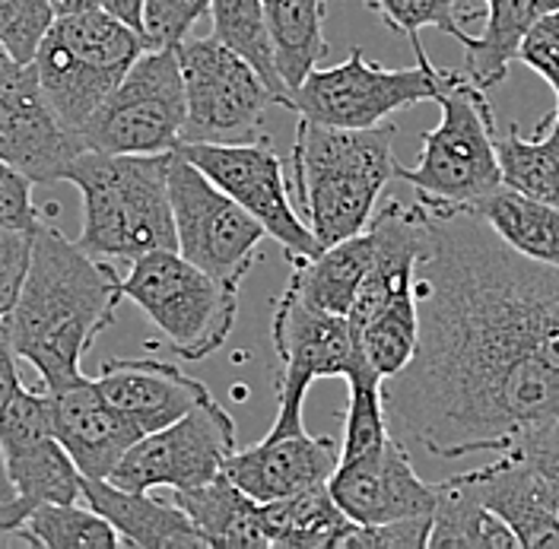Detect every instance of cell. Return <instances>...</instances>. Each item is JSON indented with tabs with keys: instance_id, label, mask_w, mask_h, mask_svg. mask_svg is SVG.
<instances>
[{
	"instance_id": "bcb514c9",
	"label": "cell",
	"mask_w": 559,
	"mask_h": 549,
	"mask_svg": "<svg viewBox=\"0 0 559 549\" xmlns=\"http://www.w3.org/2000/svg\"><path fill=\"white\" fill-rule=\"evenodd\" d=\"M16 492H13V482L7 477V467H3V451H0V505H16Z\"/></svg>"
},
{
	"instance_id": "74e56055",
	"label": "cell",
	"mask_w": 559,
	"mask_h": 549,
	"mask_svg": "<svg viewBox=\"0 0 559 549\" xmlns=\"http://www.w3.org/2000/svg\"><path fill=\"white\" fill-rule=\"evenodd\" d=\"M204 13L210 0H146V38L153 45H178Z\"/></svg>"
},
{
	"instance_id": "f6af8a7d",
	"label": "cell",
	"mask_w": 559,
	"mask_h": 549,
	"mask_svg": "<svg viewBox=\"0 0 559 549\" xmlns=\"http://www.w3.org/2000/svg\"><path fill=\"white\" fill-rule=\"evenodd\" d=\"M534 138L550 140V143L559 150V115H547V118L534 128Z\"/></svg>"
},
{
	"instance_id": "8992f818",
	"label": "cell",
	"mask_w": 559,
	"mask_h": 549,
	"mask_svg": "<svg viewBox=\"0 0 559 549\" xmlns=\"http://www.w3.org/2000/svg\"><path fill=\"white\" fill-rule=\"evenodd\" d=\"M146 48V35L96 7L58 16L35 51L33 68L58 118L83 138L86 121Z\"/></svg>"
},
{
	"instance_id": "83f0119b",
	"label": "cell",
	"mask_w": 559,
	"mask_h": 549,
	"mask_svg": "<svg viewBox=\"0 0 559 549\" xmlns=\"http://www.w3.org/2000/svg\"><path fill=\"white\" fill-rule=\"evenodd\" d=\"M264 13L274 35L280 76L286 89L296 93L302 80L328 55V38H324L328 0H264Z\"/></svg>"
},
{
	"instance_id": "52a82bcc",
	"label": "cell",
	"mask_w": 559,
	"mask_h": 549,
	"mask_svg": "<svg viewBox=\"0 0 559 549\" xmlns=\"http://www.w3.org/2000/svg\"><path fill=\"white\" fill-rule=\"evenodd\" d=\"M121 289L181 359H207L236 327L239 289L191 264L175 248L138 258L128 276H121Z\"/></svg>"
},
{
	"instance_id": "9c48e42d",
	"label": "cell",
	"mask_w": 559,
	"mask_h": 549,
	"mask_svg": "<svg viewBox=\"0 0 559 549\" xmlns=\"http://www.w3.org/2000/svg\"><path fill=\"white\" fill-rule=\"evenodd\" d=\"M185 80L175 45H150L124 80L86 121V150L159 156L175 153L185 134Z\"/></svg>"
},
{
	"instance_id": "ab89813d",
	"label": "cell",
	"mask_w": 559,
	"mask_h": 549,
	"mask_svg": "<svg viewBox=\"0 0 559 549\" xmlns=\"http://www.w3.org/2000/svg\"><path fill=\"white\" fill-rule=\"evenodd\" d=\"M45 213L33 204V181L0 159V223L33 229Z\"/></svg>"
},
{
	"instance_id": "f1b7e54d",
	"label": "cell",
	"mask_w": 559,
	"mask_h": 549,
	"mask_svg": "<svg viewBox=\"0 0 559 549\" xmlns=\"http://www.w3.org/2000/svg\"><path fill=\"white\" fill-rule=\"evenodd\" d=\"M471 213L487 219L496 236H502L524 258L559 267V206L524 198L502 184Z\"/></svg>"
},
{
	"instance_id": "484cf974",
	"label": "cell",
	"mask_w": 559,
	"mask_h": 549,
	"mask_svg": "<svg viewBox=\"0 0 559 549\" xmlns=\"http://www.w3.org/2000/svg\"><path fill=\"white\" fill-rule=\"evenodd\" d=\"M271 549H344L356 521L334 502L328 482L299 496L261 502Z\"/></svg>"
},
{
	"instance_id": "7c38bea8",
	"label": "cell",
	"mask_w": 559,
	"mask_h": 549,
	"mask_svg": "<svg viewBox=\"0 0 559 549\" xmlns=\"http://www.w3.org/2000/svg\"><path fill=\"white\" fill-rule=\"evenodd\" d=\"M169 194L178 251L191 264L239 289L258 261L267 229L178 150L169 159Z\"/></svg>"
},
{
	"instance_id": "cb8c5ba5",
	"label": "cell",
	"mask_w": 559,
	"mask_h": 549,
	"mask_svg": "<svg viewBox=\"0 0 559 549\" xmlns=\"http://www.w3.org/2000/svg\"><path fill=\"white\" fill-rule=\"evenodd\" d=\"M484 29L464 45V76L480 89H492L506 80L509 64L519 61V45L547 13L559 10V0H484Z\"/></svg>"
},
{
	"instance_id": "6da1fadb",
	"label": "cell",
	"mask_w": 559,
	"mask_h": 549,
	"mask_svg": "<svg viewBox=\"0 0 559 549\" xmlns=\"http://www.w3.org/2000/svg\"><path fill=\"white\" fill-rule=\"evenodd\" d=\"M426 213L417 353L382 384L391 432L449 461L519 451L559 429V267L471 210Z\"/></svg>"
},
{
	"instance_id": "277c9868",
	"label": "cell",
	"mask_w": 559,
	"mask_h": 549,
	"mask_svg": "<svg viewBox=\"0 0 559 549\" xmlns=\"http://www.w3.org/2000/svg\"><path fill=\"white\" fill-rule=\"evenodd\" d=\"M169 159L83 150L68 178L83 201V226L76 244L103 261L134 264L153 251H178L175 239Z\"/></svg>"
},
{
	"instance_id": "4dcf8cb0",
	"label": "cell",
	"mask_w": 559,
	"mask_h": 549,
	"mask_svg": "<svg viewBox=\"0 0 559 549\" xmlns=\"http://www.w3.org/2000/svg\"><path fill=\"white\" fill-rule=\"evenodd\" d=\"M16 544L38 549H124L108 517L80 502H45L29 509L16 530Z\"/></svg>"
},
{
	"instance_id": "44dd1931",
	"label": "cell",
	"mask_w": 559,
	"mask_h": 549,
	"mask_svg": "<svg viewBox=\"0 0 559 549\" xmlns=\"http://www.w3.org/2000/svg\"><path fill=\"white\" fill-rule=\"evenodd\" d=\"M471 492L502 517L524 549H559V515L547 482L522 451L499 454L496 464L461 474Z\"/></svg>"
},
{
	"instance_id": "d6986e66",
	"label": "cell",
	"mask_w": 559,
	"mask_h": 549,
	"mask_svg": "<svg viewBox=\"0 0 559 549\" xmlns=\"http://www.w3.org/2000/svg\"><path fill=\"white\" fill-rule=\"evenodd\" d=\"M96 384L105 401L128 416L143 435L159 432L178 422L213 397L204 381L185 375L173 362L163 359H108L99 366Z\"/></svg>"
},
{
	"instance_id": "ee69618b",
	"label": "cell",
	"mask_w": 559,
	"mask_h": 549,
	"mask_svg": "<svg viewBox=\"0 0 559 549\" xmlns=\"http://www.w3.org/2000/svg\"><path fill=\"white\" fill-rule=\"evenodd\" d=\"M58 16H70V13H83V10H96L99 0H51Z\"/></svg>"
},
{
	"instance_id": "8fae6325",
	"label": "cell",
	"mask_w": 559,
	"mask_h": 549,
	"mask_svg": "<svg viewBox=\"0 0 559 549\" xmlns=\"http://www.w3.org/2000/svg\"><path fill=\"white\" fill-rule=\"evenodd\" d=\"M271 337L280 356L277 416L271 422V439L299 435L302 404L318 378H349L366 369V356L344 314L312 309L296 293L283 289L274 306Z\"/></svg>"
},
{
	"instance_id": "d590c367",
	"label": "cell",
	"mask_w": 559,
	"mask_h": 549,
	"mask_svg": "<svg viewBox=\"0 0 559 549\" xmlns=\"http://www.w3.org/2000/svg\"><path fill=\"white\" fill-rule=\"evenodd\" d=\"M33 261V229L0 223V318H10L29 276Z\"/></svg>"
},
{
	"instance_id": "30bf717a",
	"label": "cell",
	"mask_w": 559,
	"mask_h": 549,
	"mask_svg": "<svg viewBox=\"0 0 559 549\" xmlns=\"http://www.w3.org/2000/svg\"><path fill=\"white\" fill-rule=\"evenodd\" d=\"M185 80L181 143H245L264 138L271 105H280L267 80L226 48L216 35L175 45Z\"/></svg>"
},
{
	"instance_id": "ac0fdd59",
	"label": "cell",
	"mask_w": 559,
	"mask_h": 549,
	"mask_svg": "<svg viewBox=\"0 0 559 549\" xmlns=\"http://www.w3.org/2000/svg\"><path fill=\"white\" fill-rule=\"evenodd\" d=\"M48 394L58 439L76 461L80 474L86 480H108L143 432L105 401L96 378H76Z\"/></svg>"
},
{
	"instance_id": "7bdbcfd3",
	"label": "cell",
	"mask_w": 559,
	"mask_h": 549,
	"mask_svg": "<svg viewBox=\"0 0 559 549\" xmlns=\"http://www.w3.org/2000/svg\"><path fill=\"white\" fill-rule=\"evenodd\" d=\"M29 515L23 502L16 505H0V544H16V530L23 524V517Z\"/></svg>"
},
{
	"instance_id": "f35d334b",
	"label": "cell",
	"mask_w": 559,
	"mask_h": 549,
	"mask_svg": "<svg viewBox=\"0 0 559 549\" xmlns=\"http://www.w3.org/2000/svg\"><path fill=\"white\" fill-rule=\"evenodd\" d=\"M519 61L550 83L559 99V10L547 13L519 45Z\"/></svg>"
},
{
	"instance_id": "b9f144b4",
	"label": "cell",
	"mask_w": 559,
	"mask_h": 549,
	"mask_svg": "<svg viewBox=\"0 0 559 549\" xmlns=\"http://www.w3.org/2000/svg\"><path fill=\"white\" fill-rule=\"evenodd\" d=\"M99 7L108 16H115L118 23H124V26L138 29L140 35H146V0H99Z\"/></svg>"
},
{
	"instance_id": "7a4b0ae2",
	"label": "cell",
	"mask_w": 559,
	"mask_h": 549,
	"mask_svg": "<svg viewBox=\"0 0 559 549\" xmlns=\"http://www.w3.org/2000/svg\"><path fill=\"white\" fill-rule=\"evenodd\" d=\"M121 299V276L111 264L41 216L33 226L26 286L7 318L16 356L33 366L48 391L83 378V356L111 327Z\"/></svg>"
},
{
	"instance_id": "e0dca14e",
	"label": "cell",
	"mask_w": 559,
	"mask_h": 549,
	"mask_svg": "<svg viewBox=\"0 0 559 549\" xmlns=\"http://www.w3.org/2000/svg\"><path fill=\"white\" fill-rule=\"evenodd\" d=\"M328 489L356 524H388L401 517L432 515L439 499V482L419 480L407 445L397 435L366 454L341 457Z\"/></svg>"
},
{
	"instance_id": "1f68e13d",
	"label": "cell",
	"mask_w": 559,
	"mask_h": 549,
	"mask_svg": "<svg viewBox=\"0 0 559 549\" xmlns=\"http://www.w3.org/2000/svg\"><path fill=\"white\" fill-rule=\"evenodd\" d=\"M366 362L388 381L407 369L419 344V309L417 286L394 296L376 311V318L356 334Z\"/></svg>"
},
{
	"instance_id": "ffe728a7",
	"label": "cell",
	"mask_w": 559,
	"mask_h": 549,
	"mask_svg": "<svg viewBox=\"0 0 559 549\" xmlns=\"http://www.w3.org/2000/svg\"><path fill=\"white\" fill-rule=\"evenodd\" d=\"M341 464V445L328 435H264L258 445L236 447L223 474L258 502L299 496L331 480Z\"/></svg>"
},
{
	"instance_id": "e575fe53",
	"label": "cell",
	"mask_w": 559,
	"mask_h": 549,
	"mask_svg": "<svg viewBox=\"0 0 559 549\" xmlns=\"http://www.w3.org/2000/svg\"><path fill=\"white\" fill-rule=\"evenodd\" d=\"M51 0H0V41L16 64H33L41 38L55 26Z\"/></svg>"
},
{
	"instance_id": "d6a6232c",
	"label": "cell",
	"mask_w": 559,
	"mask_h": 549,
	"mask_svg": "<svg viewBox=\"0 0 559 549\" xmlns=\"http://www.w3.org/2000/svg\"><path fill=\"white\" fill-rule=\"evenodd\" d=\"M496 150L506 188L559 206V150L550 140L534 134L522 138L519 128H509L506 138L496 140Z\"/></svg>"
},
{
	"instance_id": "f546056e",
	"label": "cell",
	"mask_w": 559,
	"mask_h": 549,
	"mask_svg": "<svg viewBox=\"0 0 559 549\" xmlns=\"http://www.w3.org/2000/svg\"><path fill=\"white\" fill-rule=\"evenodd\" d=\"M210 20H213V35L242 55L251 68L258 70L267 86L274 89L277 103L289 111H296L293 93L286 89L277 68V51H274V35L267 26L264 0H210Z\"/></svg>"
},
{
	"instance_id": "3957f363",
	"label": "cell",
	"mask_w": 559,
	"mask_h": 549,
	"mask_svg": "<svg viewBox=\"0 0 559 549\" xmlns=\"http://www.w3.org/2000/svg\"><path fill=\"white\" fill-rule=\"evenodd\" d=\"M397 124L331 128L309 118L296 121L293 188L299 213L321 248L369 229L384 184L397 172Z\"/></svg>"
},
{
	"instance_id": "4316f807",
	"label": "cell",
	"mask_w": 559,
	"mask_h": 549,
	"mask_svg": "<svg viewBox=\"0 0 559 549\" xmlns=\"http://www.w3.org/2000/svg\"><path fill=\"white\" fill-rule=\"evenodd\" d=\"M519 547L509 524L471 492L464 477L439 482L432 509L429 549H512Z\"/></svg>"
},
{
	"instance_id": "8d00e7d4",
	"label": "cell",
	"mask_w": 559,
	"mask_h": 549,
	"mask_svg": "<svg viewBox=\"0 0 559 549\" xmlns=\"http://www.w3.org/2000/svg\"><path fill=\"white\" fill-rule=\"evenodd\" d=\"M432 515L401 517L388 524H356L344 549H429Z\"/></svg>"
},
{
	"instance_id": "ba28073f",
	"label": "cell",
	"mask_w": 559,
	"mask_h": 549,
	"mask_svg": "<svg viewBox=\"0 0 559 549\" xmlns=\"http://www.w3.org/2000/svg\"><path fill=\"white\" fill-rule=\"evenodd\" d=\"M417 68H382L353 48L344 64L314 68L293 93L296 115L331 128H379L391 115L419 103H439L449 70H439L423 41H411Z\"/></svg>"
},
{
	"instance_id": "836d02e7",
	"label": "cell",
	"mask_w": 559,
	"mask_h": 549,
	"mask_svg": "<svg viewBox=\"0 0 559 549\" xmlns=\"http://www.w3.org/2000/svg\"><path fill=\"white\" fill-rule=\"evenodd\" d=\"M388 29L407 35V41L419 38V29H439L454 41L467 45L471 33L464 29L471 13L484 7V0H362Z\"/></svg>"
},
{
	"instance_id": "5bb4252c",
	"label": "cell",
	"mask_w": 559,
	"mask_h": 549,
	"mask_svg": "<svg viewBox=\"0 0 559 549\" xmlns=\"http://www.w3.org/2000/svg\"><path fill=\"white\" fill-rule=\"evenodd\" d=\"M236 422L213 397L178 422L138 439L108 477L124 489H194L216 480L236 451Z\"/></svg>"
},
{
	"instance_id": "d4e9b609",
	"label": "cell",
	"mask_w": 559,
	"mask_h": 549,
	"mask_svg": "<svg viewBox=\"0 0 559 549\" xmlns=\"http://www.w3.org/2000/svg\"><path fill=\"white\" fill-rule=\"evenodd\" d=\"M369 264H372V232L366 229L331 248H321L314 258L293 261L286 289L296 293L312 309L347 318Z\"/></svg>"
},
{
	"instance_id": "4fadbf2b",
	"label": "cell",
	"mask_w": 559,
	"mask_h": 549,
	"mask_svg": "<svg viewBox=\"0 0 559 549\" xmlns=\"http://www.w3.org/2000/svg\"><path fill=\"white\" fill-rule=\"evenodd\" d=\"M178 153L236 198L283 248L289 264L321 251L309 223L293 206L289 175L267 134L245 143H181Z\"/></svg>"
},
{
	"instance_id": "7402d4cb",
	"label": "cell",
	"mask_w": 559,
	"mask_h": 549,
	"mask_svg": "<svg viewBox=\"0 0 559 549\" xmlns=\"http://www.w3.org/2000/svg\"><path fill=\"white\" fill-rule=\"evenodd\" d=\"M83 502L108 517L124 549H207L204 534L178 502H159L150 492L124 489L111 480L83 482Z\"/></svg>"
},
{
	"instance_id": "2e32d148",
	"label": "cell",
	"mask_w": 559,
	"mask_h": 549,
	"mask_svg": "<svg viewBox=\"0 0 559 549\" xmlns=\"http://www.w3.org/2000/svg\"><path fill=\"white\" fill-rule=\"evenodd\" d=\"M86 140L58 118L33 64L0 73V159L33 184H58L68 178Z\"/></svg>"
},
{
	"instance_id": "7dc6e473",
	"label": "cell",
	"mask_w": 559,
	"mask_h": 549,
	"mask_svg": "<svg viewBox=\"0 0 559 549\" xmlns=\"http://www.w3.org/2000/svg\"><path fill=\"white\" fill-rule=\"evenodd\" d=\"M10 68H16V61L10 58V51L3 48V41H0V73H7Z\"/></svg>"
},
{
	"instance_id": "60d3db41",
	"label": "cell",
	"mask_w": 559,
	"mask_h": 549,
	"mask_svg": "<svg viewBox=\"0 0 559 549\" xmlns=\"http://www.w3.org/2000/svg\"><path fill=\"white\" fill-rule=\"evenodd\" d=\"M16 346H13V337H10V324L7 318H0V410L20 394L23 387V378H20V369H16Z\"/></svg>"
},
{
	"instance_id": "603a6c76",
	"label": "cell",
	"mask_w": 559,
	"mask_h": 549,
	"mask_svg": "<svg viewBox=\"0 0 559 549\" xmlns=\"http://www.w3.org/2000/svg\"><path fill=\"white\" fill-rule=\"evenodd\" d=\"M173 499L204 534L207 547L271 549L261 502L251 499L226 474L194 489H178Z\"/></svg>"
},
{
	"instance_id": "9a60e30c",
	"label": "cell",
	"mask_w": 559,
	"mask_h": 549,
	"mask_svg": "<svg viewBox=\"0 0 559 549\" xmlns=\"http://www.w3.org/2000/svg\"><path fill=\"white\" fill-rule=\"evenodd\" d=\"M0 451L7 477L26 512L45 502L83 499L86 477L58 439L51 394L45 384H23L20 394L0 410Z\"/></svg>"
},
{
	"instance_id": "5b68a950",
	"label": "cell",
	"mask_w": 559,
	"mask_h": 549,
	"mask_svg": "<svg viewBox=\"0 0 559 549\" xmlns=\"http://www.w3.org/2000/svg\"><path fill=\"white\" fill-rule=\"evenodd\" d=\"M442 118L419 138L414 169L397 163L394 178L417 191L419 204L432 210H477L496 188H502L496 118L487 89L461 73H449L439 93Z\"/></svg>"
}]
</instances>
